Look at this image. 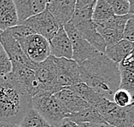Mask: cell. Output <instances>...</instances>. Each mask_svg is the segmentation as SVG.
<instances>
[{
  "label": "cell",
  "instance_id": "cell-1",
  "mask_svg": "<svg viewBox=\"0 0 134 127\" xmlns=\"http://www.w3.org/2000/svg\"><path fill=\"white\" fill-rule=\"evenodd\" d=\"M80 78L85 83L105 99L113 102V96L120 84L119 64L103 53L97 52L80 65Z\"/></svg>",
  "mask_w": 134,
  "mask_h": 127
},
{
  "label": "cell",
  "instance_id": "cell-2",
  "mask_svg": "<svg viewBox=\"0 0 134 127\" xmlns=\"http://www.w3.org/2000/svg\"><path fill=\"white\" fill-rule=\"evenodd\" d=\"M32 107V96L11 73L0 79V122L20 125Z\"/></svg>",
  "mask_w": 134,
  "mask_h": 127
},
{
  "label": "cell",
  "instance_id": "cell-3",
  "mask_svg": "<svg viewBox=\"0 0 134 127\" xmlns=\"http://www.w3.org/2000/svg\"><path fill=\"white\" fill-rule=\"evenodd\" d=\"M32 107L54 127L69 116V113L52 93L40 92L32 97Z\"/></svg>",
  "mask_w": 134,
  "mask_h": 127
},
{
  "label": "cell",
  "instance_id": "cell-4",
  "mask_svg": "<svg viewBox=\"0 0 134 127\" xmlns=\"http://www.w3.org/2000/svg\"><path fill=\"white\" fill-rule=\"evenodd\" d=\"M95 108L112 127H134V102L121 107L103 97Z\"/></svg>",
  "mask_w": 134,
  "mask_h": 127
},
{
  "label": "cell",
  "instance_id": "cell-5",
  "mask_svg": "<svg viewBox=\"0 0 134 127\" xmlns=\"http://www.w3.org/2000/svg\"><path fill=\"white\" fill-rule=\"evenodd\" d=\"M34 73L40 92L55 94L62 90L57 83V73L54 57L50 56L46 60L36 64Z\"/></svg>",
  "mask_w": 134,
  "mask_h": 127
},
{
  "label": "cell",
  "instance_id": "cell-6",
  "mask_svg": "<svg viewBox=\"0 0 134 127\" xmlns=\"http://www.w3.org/2000/svg\"><path fill=\"white\" fill-rule=\"evenodd\" d=\"M0 44L10 61L12 70L20 67H28L34 70L37 63L26 56L19 43L8 32L0 31Z\"/></svg>",
  "mask_w": 134,
  "mask_h": 127
},
{
  "label": "cell",
  "instance_id": "cell-7",
  "mask_svg": "<svg viewBox=\"0 0 134 127\" xmlns=\"http://www.w3.org/2000/svg\"><path fill=\"white\" fill-rule=\"evenodd\" d=\"M29 59L40 63L50 56V45L47 39L38 34H31L16 40Z\"/></svg>",
  "mask_w": 134,
  "mask_h": 127
},
{
  "label": "cell",
  "instance_id": "cell-8",
  "mask_svg": "<svg viewBox=\"0 0 134 127\" xmlns=\"http://www.w3.org/2000/svg\"><path fill=\"white\" fill-rule=\"evenodd\" d=\"M32 31L34 34H38L44 37L48 42L57 33L60 26L47 9L43 12L27 19L22 23Z\"/></svg>",
  "mask_w": 134,
  "mask_h": 127
},
{
  "label": "cell",
  "instance_id": "cell-9",
  "mask_svg": "<svg viewBox=\"0 0 134 127\" xmlns=\"http://www.w3.org/2000/svg\"><path fill=\"white\" fill-rule=\"evenodd\" d=\"M54 61L57 67V83L62 90L82 83L80 65L74 60L54 57Z\"/></svg>",
  "mask_w": 134,
  "mask_h": 127
},
{
  "label": "cell",
  "instance_id": "cell-10",
  "mask_svg": "<svg viewBox=\"0 0 134 127\" xmlns=\"http://www.w3.org/2000/svg\"><path fill=\"white\" fill-rule=\"evenodd\" d=\"M63 28L72 44V49H73L72 60H74L75 62L79 65L82 64L85 61L90 59L97 52H98L81 37L71 22H68V24L63 26Z\"/></svg>",
  "mask_w": 134,
  "mask_h": 127
},
{
  "label": "cell",
  "instance_id": "cell-11",
  "mask_svg": "<svg viewBox=\"0 0 134 127\" xmlns=\"http://www.w3.org/2000/svg\"><path fill=\"white\" fill-rule=\"evenodd\" d=\"M73 25L85 40H86L96 50L104 54L106 50L105 41L97 32L92 20L77 22Z\"/></svg>",
  "mask_w": 134,
  "mask_h": 127
},
{
  "label": "cell",
  "instance_id": "cell-12",
  "mask_svg": "<svg viewBox=\"0 0 134 127\" xmlns=\"http://www.w3.org/2000/svg\"><path fill=\"white\" fill-rule=\"evenodd\" d=\"M46 9L59 26L63 27L70 22L75 9V0L47 1Z\"/></svg>",
  "mask_w": 134,
  "mask_h": 127
},
{
  "label": "cell",
  "instance_id": "cell-13",
  "mask_svg": "<svg viewBox=\"0 0 134 127\" xmlns=\"http://www.w3.org/2000/svg\"><path fill=\"white\" fill-rule=\"evenodd\" d=\"M50 56L55 58L72 59L73 49L70 39L65 32L63 27L60 26L57 33L49 41Z\"/></svg>",
  "mask_w": 134,
  "mask_h": 127
},
{
  "label": "cell",
  "instance_id": "cell-14",
  "mask_svg": "<svg viewBox=\"0 0 134 127\" xmlns=\"http://www.w3.org/2000/svg\"><path fill=\"white\" fill-rule=\"evenodd\" d=\"M19 24L27 21L46 9L47 1L44 0H14Z\"/></svg>",
  "mask_w": 134,
  "mask_h": 127
},
{
  "label": "cell",
  "instance_id": "cell-15",
  "mask_svg": "<svg viewBox=\"0 0 134 127\" xmlns=\"http://www.w3.org/2000/svg\"><path fill=\"white\" fill-rule=\"evenodd\" d=\"M119 70L120 73V89L127 90L134 101V50L119 63Z\"/></svg>",
  "mask_w": 134,
  "mask_h": 127
},
{
  "label": "cell",
  "instance_id": "cell-16",
  "mask_svg": "<svg viewBox=\"0 0 134 127\" xmlns=\"http://www.w3.org/2000/svg\"><path fill=\"white\" fill-rule=\"evenodd\" d=\"M11 74L32 97L40 92V88L36 79L35 73L31 68H16L11 71Z\"/></svg>",
  "mask_w": 134,
  "mask_h": 127
},
{
  "label": "cell",
  "instance_id": "cell-17",
  "mask_svg": "<svg viewBox=\"0 0 134 127\" xmlns=\"http://www.w3.org/2000/svg\"><path fill=\"white\" fill-rule=\"evenodd\" d=\"M55 96L64 106L67 111L69 113V115L72 113H79L91 107L89 103H87L86 101H84L74 92L68 89L61 90L60 91L55 93Z\"/></svg>",
  "mask_w": 134,
  "mask_h": 127
},
{
  "label": "cell",
  "instance_id": "cell-18",
  "mask_svg": "<svg viewBox=\"0 0 134 127\" xmlns=\"http://www.w3.org/2000/svg\"><path fill=\"white\" fill-rule=\"evenodd\" d=\"M19 25L13 0H0V31L4 32Z\"/></svg>",
  "mask_w": 134,
  "mask_h": 127
},
{
  "label": "cell",
  "instance_id": "cell-19",
  "mask_svg": "<svg viewBox=\"0 0 134 127\" xmlns=\"http://www.w3.org/2000/svg\"><path fill=\"white\" fill-rule=\"evenodd\" d=\"M133 50L134 43L122 38L116 44L106 47L104 55L114 62L119 64L120 61L128 56Z\"/></svg>",
  "mask_w": 134,
  "mask_h": 127
},
{
  "label": "cell",
  "instance_id": "cell-20",
  "mask_svg": "<svg viewBox=\"0 0 134 127\" xmlns=\"http://www.w3.org/2000/svg\"><path fill=\"white\" fill-rule=\"evenodd\" d=\"M68 119L77 125L81 123H106L98 111L91 106L79 113H72Z\"/></svg>",
  "mask_w": 134,
  "mask_h": 127
},
{
  "label": "cell",
  "instance_id": "cell-21",
  "mask_svg": "<svg viewBox=\"0 0 134 127\" xmlns=\"http://www.w3.org/2000/svg\"><path fill=\"white\" fill-rule=\"evenodd\" d=\"M66 89L72 90L77 96H79L80 98L86 101L87 103H89L93 107H96L97 104L103 98L102 96L97 94L95 90H93L91 87L86 85L85 83H80L78 84H75L74 86L66 88Z\"/></svg>",
  "mask_w": 134,
  "mask_h": 127
},
{
  "label": "cell",
  "instance_id": "cell-22",
  "mask_svg": "<svg viewBox=\"0 0 134 127\" xmlns=\"http://www.w3.org/2000/svg\"><path fill=\"white\" fill-rule=\"evenodd\" d=\"M132 15H126L124 16H117L113 15L112 17L104 21H93L96 25L97 30L101 29H115V30L124 31L125 26L127 20L130 18Z\"/></svg>",
  "mask_w": 134,
  "mask_h": 127
},
{
  "label": "cell",
  "instance_id": "cell-23",
  "mask_svg": "<svg viewBox=\"0 0 134 127\" xmlns=\"http://www.w3.org/2000/svg\"><path fill=\"white\" fill-rule=\"evenodd\" d=\"M20 127H54L34 108H31L20 123Z\"/></svg>",
  "mask_w": 134,
  "mask_h": 127
},
{
  "label": "cell",
  "instance_id": "cell-24",
  "mask_svg": "<svg viewBox=\"0 0 134 127\" xmlns=\"http://www.w3.org/2000/svg\"><path fill=\"white\" fill-rule=\"evenodd\" d=\"M114 15L112 8L107 0H97L94 7L92 20L104 21Z\"/></svg>",
  "mask_w": 134,
  "mask_h": 127
},
{
  "label": "cell",
  "instance_id": "cell-25",
  "mask_svg": "<svg viewBox=\"0 0 134 127\" xmlns=\"http://www.w3.org/2000/svg\"><path fill=\"white\" fill-rule=\"evenodd\" d=\"M97 32L105 41L106 47L116 44L123 38V31L115 30V29H101L97 30Z\"/></svg>",
  "mask_w": 134,
  "mask_h": 127
},
{
  "label": "cell",
  "instance_id": "cell-26",
  "mask_svg": "<svg viewBox=\"0 0 134 127\" xmlns=\"http://www.w3.org/2000/svg\"><path fill=\"white\" fill-rule=\"evenodd\" d=\"M113 102L117 106L125 107L131 105L134 101L132 95L124 89H119L116 90L113 96Z\"/></svg>",
  "mask_w": 134,
  "mask_h": 127
},
{
  "label": "cell",
  "instance_id": "cell-27",
  "mask_svg": "<svg viewBox=\"0 0 134 127\" xmlns=\"http://www.w3.org/2000/svg\"><path fill=\"white\" fill-rule=\"evenodd\" d=\"M112 8L114 15L124 16L129 14L130 3L128 0H107Z\"/></svg>",
  "mask_w": 134,
  "mask_h": 127
},
{
  "label": "cell",
  "instance_id": "cell-28",
  "mask_svg": "<svg viewBox=\"0 0 134 127\" xmlns=\"http://www.w3.org/2000/svg\"><path fill=\"white\" fill-rule=\"evenodd\" d=\"M6 32H8L15 40L25 38L28 35L34 34L30 28L23 24H19L17 26H15V27H13L11 28L8 29V30H6Z\"/></svg>",
  "mask_w": 134,
  "mask_h": 127
},
{
  "label": "cell",
  "instance_id": "cell-29",
  "mask_svg": "<svg viewBox=\"0 0 134 127\" xmlns=\"http://www.w3.org/2000/svg\"><path fill=\"white\" fill-rule=\"evenodd\" d=\"M12 71V65L7 54L3 50L0 52V79L9 75Z\"/></svg>",
  "mask_w": 134,
  "mask_h": 127
},
{
  "label": "cell",
  "instance_id": "cell-30",
  "mask_svg": "<svg viewBox=\"0 0 134 127\" xmlns=\"http://www.w3.org/2000/svg\"><path fill=\"white\" fill-rule=\"evenodd\" d=\"M123 38L134 43V15L127 20L123 31Z\"/></svg>",
  "mask_w": 134,
  "mask_h": 127
},
{
  "label": "cell",
  "instance_id": "cell-31",
  "mask_svg": "<svg viewBox=\"0 0 134 127\" xmlns=\"http://www.w3.org/2000/svg\"><path fill=\"white\" fill-rule=\"evenodd\" d=\"M96 3V0H77L75 1V9L94 8Z\"/></svg>",
  "mask_w": 134,
  "mask_h": 127
},
{
  "label": "cell",
  "instance_id": "cell-32",
  "mask_svg": "<svg viewBox=\"0 0 134 127\" xmlns=\"http://www.w3.org/2000/svg\"><path fill=\"white\" fill-rule=\"evenodd\" d=\"M79 127H112L107 123H81Z\"/></svg>",
  "mask_w": 134,
  "mask_h": 127
},
{
  "label": "cell",
  "instance_id": "cell-33",
  "mask_svg": "<svg viewBox=\"0 0 134 127\" xmlns=\"http://www.w3.org/2000/svg\"><path fill=\"white\" fill-rule=\"evenodd\" d=\"M57 127H79V125L76 123L71 121L70 119H65L64 120L62 121V123Z\"/></svg>",
  "mask_w": 134,
  "mask_h": 127
},
{
  "label": "cell",
  "instance_id": "cell-34",
  "mask_svg": "<svg viewBox=\"0 0 134 127\" xmlns=\"http://www.w3.org/2000/svg\"><path fill=\"white\" fill-rule=\"evenodd\" d=\"M0 127H20V125H15V124H10V123L0 122Z\"/></svg>",
  "mask_w": 134,
  "mask_h": 127
},
{
  "label": "cell",
  "instance_id": "cell-35",
  "mask_svg": "<svg viewBox=\"0 0 134 127\" xmlns=\"http://www.w3.org/2000/svg\"><path fill=\"white\" fill-rule=\"evenodd\" d=\"M130 3V9H129V14L134 15V0H131Z\"/></svg>",
  "mask_w": 134,
  "mask_h": 127
},
{
  "label": "cell",
  "instance_id": "cell-36",
  "mask_svg": "<svg viewBox=\"0 0 134 127\" xmlns=\"http://www.w3.org/2000/svg\"><path fill=\"white\" fill-rule=\"evenodd\" d=\"M3 50V47H2V45H1V44H0V52H1Z\"/></svg>",
  "mask_w": 134,
  "mask_h": 127
}]
</instances>
